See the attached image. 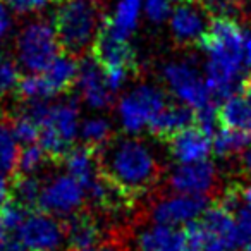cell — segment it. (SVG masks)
Returning <instances> with one entry per match:
<instances>
[{"instance_id":"obj_1","label":"cell","mask_w":251,"mask_h":251,"mask_svg":"<svg viewBox=\"0 0 251 251\" xmlns=\"http://www.w3.org/2000/svg\"><path fill=\"white\" fill-rule=\"evenodd\" d=\"M244 33L232 18L217 16L200 42L205 52V77L213 98H226L236 95L243 79L244 67Z\"/></svg>"},{"instance_id":"obj_2","label":"cell","mask_w":251,"mask_h":251,"mask_svg":"<svg viewBox=\"0 0 251 251\" xmlns=\"http://www.w3.org/2000/svg\"><path fill=\"white\" fill-rule=\"evenodd\" d=\"M100 172L131 200L151 189L160 176V164L151 147L138 138H117L100 155Z\"/></svg>"},{"instance_id":"obj_3","label":"cell","mask_w":251,"mask_h":251,"mask_svg":"<svg viewBox=\"0 0 251 251\" xmlns=\"http://www.w3.org/2000/svg\"><path fill=\"white\" fill-rule=\"evenodd\" d=\"M101 11L97 0H59L53 26L60 47L73 57H81L93 50L101 29Z\"/></svg>"},{"instance_id":"obj_4","label":"cell","mask_w":251,"mask_h":251,"mask_svg":"<svg viewBox=\"0 0 251 251\" xmlns=\"http://www.w3.org/2000/svg\"><path fill=\"white\" fill-rule=\"evenodd\" d=\"M40 121V141L50 158H64L79 138V107L74 98L49 101H28Z\"/></svg>"},{"instance_id":"obj_5","label":"cell","mask_w":251,"mask_h":251,"mask_svg":"<svg viewBox=\"0 0 251 251\" xmlns=\"http://www.w3.org/2000/svg\"><path fill=\"white\" fill-rule=\"evenodd\" d=\"M188 251H234L239 246L236 212L224 203L208 206L198 220L186 226Z\"/></svg>"},{"instance_id":"obj_6","label":"cell","mask_w":251,"mask_h":251,"mask_svg":"<svg viewBox=\"0 0 251 251\" xmlns=\"http://www.w3.org/2000/svg\"><path fill=\"white\" fill-rule=\"evenodd\" d=\"M60 42L53 21L33 19L26 23L16 38L18 62L29 74H38L49 69V66L60 55Z\"/></svg>"},{"instance_id":"obj_7","label":"cell","mask_w":251,"mask_h":251,"mask_svg":"<svg viewBox=\"0 0 251 251\" xmlns=\"http://www.w3.org/2000/svg\"><path fill=\"white\" fill-rule=\"evenodd\" d=\"M169 105L167 95L153 84H138L119 100L117 117L127 134L150 129L151 122Z\"/></svg>"},{"instance_id":"obj_8","label":"cell","mask_w":251,"mask_h":251,"mask_svg":"<svg viewBox=\"0 0 251 251\" xmlns=\"http://www.w3.org/2000/svg\"><path fill=\"white\" fill-rule=\"evenodd\" d=\"M169 91L191 110H201L213 103V95L206 83V77L189 60H172L162 71Z\"/></svg>"},{"instance_id":"obj_9","label":"cell","mask_w":251,"mask_h":251,"mask_svg":"<svg viewBox=\"0 0 251 251\" xmlns=\"http://www.w3.org/2000/svg\"><path fill=\"white\" fill-rule=\"evenodd\" d=\"M93 57L103 67L112 90L117 93L129 79L131 73L136 69L138 57L127 40H119L108 33L101 31L93 47Z\"/></svg>"},{"instance_id":"obj_10","label":"cell","mask_w":251,"mask_h":251,"mask_svg":"<svg viewBox=\"0 0 251 251\" xmlns=\"http://www.w3.org/2000/svg\"><path fill=\"white\" fill-rule=\"evenodd\" d=\"M86 198V186L66 172L49 179L43 184L38 208L55 217H73L83 210Z\"/></svg>"},{"instance_id":"obj_11","label":"cell","mask_w":251,"mask_h":251,"mask_svg":"<svg viewBox=\"0 0 251 251\" xmlns=\"http://www.w3.org/2000/svg\"><path fill=\"white\" fill-rule=\"evenodd\" d=\"M14 239L26 251H55L66 241V226L47 212L28 213Z\"/></svg>"},{"instance_id":"obj_12","label":"cell","mask_w":251,"mask_h":251,"mask_svg":"<svg viewBox=\"0 0 251 251\" xmlns=\"http://www.w3.org/2000/svg\"><path fill=\"white\" fill-rule=\"evenodd\" d=\"M208 196L174 193V195L164 196L153 203L150 219L153 224H162V226H188V224L198 220L208 210Z\"/></svg>"},{"instance_id":"obj_13","label":"cell","mask_w":251,"mask_h":251,"mask_svg":"<svg viewBox=\"0 0 251 251\" xmlns=\"http://www.w3.org/2000/svg\"><path fill=\"white\" fill-rule=\"evenodd\" d=\"M208 12L196 0H179L169 18L171 33L181 45H196L210 28Z\"/></svg>"},{"instance_id":"obj_14","label":"cell","mask_w":251,"mask_h":251,"mask_svg":"<svg viewBox=\"0 0 251 251\" xmlns=\"http://www.w3.org/2000/svg\"><path fill=\"white\" fill-rule=\"evenodd\" d=\"M74 86H76L81 101L93 110H103L114 100L115 91L108 83L103 67L93 55L79 62V73H77Z\"/></svg>"},{"instance_id":"obj_15","label":"cell","mask_w":251,"mask_h":251,"mask_svg":"<svg viewBox=\"0 0 251 251\" xmlns=\"http://www.w3.org/2000/svg\"><path fill=\"white\" fill-rule=\"evenodd\" d=\"M217 169L210 160L177 164L169 174V186L174 193L206 196L217 184Z\"/></svg>"},{"instance_id":"obj_16","label":"cell","mask_w":251,"mask_h":251,"mask_svg":"<svg viewBox=\"0 0 251 251\" xmlns=\"http://www.w3.org/2000/svg\"><path fill=\"white\" fill-rule=\"evenodd\" d=\"M171 155L177 164H195L208 158L213 150V136L198 124L186 127L169 140Z\"/></svg>"},{"instance_id":"obj_17","label":"cell","mask_w":251,"mask_h":251,"mask_svg":"<svg viewBox=\"0 0 251 251\" xmlns=\"http://www.w3.org/2000/svg\"><path fill=\"white\" fill-rule=\"evenodd\" d=\"M66 226V243L73 251L88 250V248L103 244V227L100 219L90 212H77L67 219Z\"/></svg>"},{"instance_id":"obj_18","label":"cell","mask_w":251,"mask_h":251,"mask_svg":"<svg viewBox=\"0 0 251 251\" xmlns=\"http://www.w3.org/2000/svg\"><path fill=\"white\" fill-rule=\"evenodd\" d=\"M143 12V0H115L112 12L105 18L101 31L119 40H127L136 31Z\"/></svg>"},{"instance_id":"obj_19","label":"cell","mask_w":251,"mask_h":251,"mask_svg":"<svg viewBox=\"0 0 251 251\" xmlns=\"http://www.w3.org/2000/svg\"><path fill=\"white\" fill-rule=\"evenodd\" d=\"M140 251H188L186 230L179 227L153 224L138 236Z\"/></svg>"},{"instance_id":"obj_20","label":"cell","mask_w":251,"mask_h":251,"mask_svg":"<svg viewBox=\"0 0 251 251\" xmlns=\"http://www.w3.org/2000/svg\"><path fill=\"white\" fill-rule=\"evenodd\" d=\"M196 124V115L195 110H191L186 105H172L169 103L160 114L157 115L153 122L150 126V133L153 136L160 138V140L169 141L172 136H176L177 133L184 131L186 127Z\"/></svg>"},{"instance_id":"obj_21","label":"cell","mask_w":251,"mask_h":251,"mask_svg":"<svg viewBox=\"0 0 251 251\" xmlns=\"http://www.w3.org/2000/svg\"><path fill=\"white\" fill-rule=\"evenodd\" d=\"M62 162L67 174L86 186V189L100 176V157L97 150H91L84 145L71 148Z\"/></svg>"},{"instance_id":"obj_22","label":"cell","mask_w":251,"mask_h":251,"mask_svg":"<svg viewBox=\"0 0 251 251\" xmlns=\"http://www.w3.org/2000/svg\"><path fill=\"white\" fill-rule=\"evenodd\" d=\"M77 73H79V62L76 60V57L64 52L42 74L45 76L47 83L50 84V88L57 97V95L71 90L76 84Z\"/></svg>"},{"instance_id":"obj_23","label":"cell","mask_w":251,"mask_h":251,"mask_svg":"<svg viewBox=\"0 0 251 251\" xmlns=\"http://www.w3.org/2000/svg\"><path fill=\"white\" fill-rule=\"evenodd\" d=\"M219 124L222 127L251 133V105L243 95L236 93L222 101L219 107Z\"/></svg>"},{"instance_id":"obj_24","label":"cell","mask_w":251,"mask_h":251,"mask_svg":"<svg viewBox=\"0 0 251 251\" xmlns=\"http://www.w3.org/2000/svg\"><path fill=\"white\" fill-rule=\"evenodd\" d=\"M251 148V133L250 131L230 129V127H222L213 134V151L219 157H232V155H241Z\"/></svg>"},{"instance_id":"obj_25","label":"cell","mask_w":251,"mask_h":251,"mask_svg":"<svg viewBox=\"0 0 251 251\" xmlns=\"http://www.w3.org/2000/svg\"><path fill=\"white\" fill-rule=\"evenodd\" d=\"M112 124L101 115H93L81 122L79 140L91 150H103L112 141Z\"/></svg>"},{"instance_id":"obj_26","label":"cell","mask_w":251,"mask_h":251,"mask_svg":"<svg viewBox=\"0 0 251 251\" xmlns=\"http://www.w3.org/2000/svg\"><path fill=\"white\" fill-rule=\"evenodd\" d=\"M19 141L12 133L11 124L0 122V174H12L18 169L19 160Z\"/></svg>"},{"instance_id":"obj_27","label":"cell","mask_w":251,"mask_h":251,"mask_svg":"<svg viewBox=\"0 0 251 251\" xmlns=\"http://www.w3.org/2000/svg\"><path fill=\"white\" fill-rule=\"evenodd\" d=\"M11 127L14 136L18 138V141L23 147L35 145L40 141V121L36 119V115L33 114L28 105L14 115Z\"/></svg>"},{"instance_id":"obj_28","label":"cell","mask_w":251,"mask_h":251,"mask_svg":"<svg viewBox=\"0 0 251 251\" xmlns=\"http://www.w3.org/2000/svg\"><path fill=\"white\" fill-rule=\"evenodd\" d=\"M43 184L36 176H18L12 184V196L25 208H35L40 203Z\"/></svg>"},{"instance_id":"obj_29","label":"cell","mask_w":251,"mask_h":251,"mask_svg":"<svg viewBox=\"0 0 251 251\" xmlns=\"http://www.w3.org/2000/svg\"><path fill=\"white\" fill-rule=\"evenodd\" d=\"M18 93L21 95L25 101H49L50 98L55 97V93L42 73L26 74L19 83Z\"/></svg>"},{"instance_id":"obj_30","label":"cell","mask_w":251,"mask_h":251,"mask_svg":"<svg viewBox=\"0 0 251 251\" xmlns=\"http://www.w3.org/2000/svg\"><path fill=\"white\" fill-rule=\"evenodd\" d=\"M49 153L43 150V147L40 143L26 145V147H23L21 153H19L16 172L19 176H35L38 171H42L43 165L49 162Z\"/></svg>"},{"instance_id":"obj_31","label":"cell","mask_w":251,"mask_h":251,"mask_svg":"<svg viewBox=\"0 0 251 251\" xmlns=\"http://www.w3.org/2000/svg\"><path fill=\"white\" fill-rule=\"evenodd\" d=\"M21 79L18 64L12 60H0V98L18 90Z\"/></svg>"},{"instance_id":"obj_32","label":"cell","mask_w":251,"mask_h":251,"mask_svg":"<svg viewBox=\"0 0 251 251\" xmlns=\"http://www.w3.org/2000/svg\"><path fill=\"white\" fill-rule=\"evenodd\" d=\"M174 9V0H143V12L155 25L167 21Z\"/></svg>"},{"instance_id":"obj_33","label":"cell","mask_w":251,"mask_h":251,"mask_svg":"<svg viewBox=\"0 0 251 251\" xmlns=\"http://www.w3.org/2000/svg\"><path fill=\"white\" fill-rule=\"evenodd\" d=\"M28 208H25L23 205H19L18 201H9L4 208L0 210V219L4 222V226L7 227L9 232H18V229L23 226V222L28 217Z\"/></svg>"},{"instance_id":"obj_34","label":"cell","mask_w":251,"mask_h":251,"mask_svg":"<svg viewBox=\"0 0 251 251\" xmlns=\"http://www.w3.org/2000/svg\"><path fill=\"white\" fill-rule=\"evenodd\" d=\"M9 7L19 14H33V12L43 11L49 5L55 4L59 0H5Z\"/></svg>"},{"instance_id":"obj_35","label":"cell","mask_w":251,"mask_h":251,"mask_svg":"<svg viewBox=\"0 0 251 251\" xmlns=\"http://www.w3.org/2000/svg\"><path fill=\"white\" fill-rule=\"evenodd\" d=\"M12 29V12L5 0H0V40L11 33Z\"/></svg>"},{"instance_id":"obj_36","label":"cell","mask_w":251,"mask_h":251,"mask_svg":"<svg viewBox=\"0 0 251 251\" xmlns=\"http://www.w3.org/2000/svg\"><path fill=\"white\" fill-rule=\"evenodd\" d=\"M12 198V184L7 181L5 176L0 174V210L4 208Z\"/></svg>"},{"instance_id":"obj_37","label":"cell","mask_w":251,"mask_h":251,"mask_svg":"<svg viewBox=\"0 0 251 251\" xmlns=\"http://www.w3.org/2000/svg\"><path fill=\"white\" fill-rule=\"evenodd\" d=\"M244 60H246V67H251V29H246L244 33Z\"/></svg>"},{"instance_id":"obj_38","label":"cell","mask_w":251,"mask_h":251,"mask_svg":"<svg viewBox=\"0 0 251 251\" xmlns=\"http://www.w3.org/2000/svg\"><path fill=\"white\" fill-rule=\"evenodd\" d=\"M241 167L248 176H251V148H248L244 153H241Z\"/></svg>"},{"instance_id":"obj_39","label":"cell","mask_w":251,"mask_h":251,"mask_svg":"<svg viewBox=\"0 0 251 251\" xmlns=\"http://www.w3.org/2000/svg\"><path fill=\"white\" fill-rule=\"evenodd\" d=\"M81 251H122V250L114 243H103V244H98V246L88 248V250H81Z\"/></svg>"},{"instance_id":"obj_40","label":"cell","mask_w":251,"mask_h":251,"mask_svg":"<svg viewBox=\"0 0 251 251\" xmlns=\"http://www.w3.org/2000/svg\"><path fill=\"white\" fill-rule=\"evenodd\" d=\"M239 195H241V201H243V205L251 206V182L241 189Z\"/></svg>"},{"instance_id":"obj_41","label":"cell","mask_w":251,"mask_h":251,"mask_svg":"<svg viewBox=\"0 0 251 251\" xmlns=\"http://www.w3.org/2000/svg\"><path fill=\"white\" fill-rule=\"evenodd\" d=\"M7 241H9V230H7V227L4 226L2 219H0V248H4L5 244H7Z\"/></svg>"},{"instance_id":"obj_42","label":"cell","mask_w":251,"mask_h":251,"mask_svg":"<svg viewBox=\"0 0 251 251\" xmlns=\"http://www.w3.org/2000/svg\"><path fill=\"white\" fill-rule=\"evenodd\" d=\"M241 95H243V97L246 98L248 103L251 105V79L243 84V91H241Z\"/></svg>"},{"instance_id":"obj_43","label":"cell","mask_w":251,"mask_h":251,"mask_svg":"<svg viewBox=\"0 0 251 251\" xmlns=\"http://www.w3.org/2000/svg\"><path fill=\"white\" fill-rule=\"evenodd\" d=\"M0 60H2V59H0Z\"/></svg>"}]
</instances>
